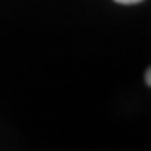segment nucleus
I'll use <instances>...</instances> for the list:
<instances>
[{"label": "nucleus", "mask_w": 151, "mask_h": 151, "mask_svg": "<svg viewBox=\"0 0 151 151\" xmlns=\"http://www.w3.org/2000/svg\"><path fill=\"white\" fill-rule=\"evenodd\" d=\"M118 4H137V2H141V0H116Z\"/></svg>", "instance_id": "1"}, {"label": "nucleus", "mask_w": 151, "mask_h": 151, "mask_svg": "<svg viewBox=\"0 0 151 151\" xmlns=\"http://www.w3.org/2000/svg\"><path fill=\"white\" fill-rule=\"evenodd\" d=\"M145 83L151 86V69H147V73H145Z\"/></svg>", "instance_id": "2"}]
</instances>
